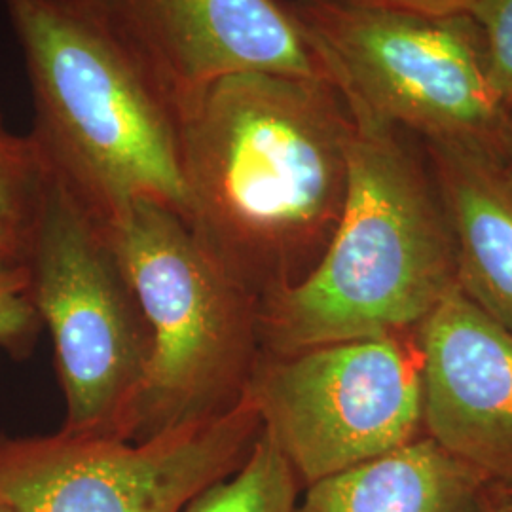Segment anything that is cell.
Returning a JSON list of instances; mask_svg holds the SVG:
<instances>
[{"instance_id": "cell-5", "label": "cell", "mask_w": 512, "mask_h": 512, "mask_svg": "<svg viewBox=\"0 0 512 512\" xmlns=\"http://www.w3.org/2000/svg\"><path fill=\"white\" fill-rule=\"evenodd\" d=\"M42 167L25 264L33 304L54 342L65 399L61 429L129 440L152 349L147 319L107 226L48 165Z\"/></svg>"}, {"instance_id": "cell-22", "label": "cell", "mask_w": 512, "mask_h": 512, "mask_svg": "<svg viewBox=\"0 0 512 512\" xmlns=\"http://www.w3.org/2000/svg\"><path fill=\"white\" fill-rule=\"evenodd\" d=\"M0 512H10V511H6V509H2V507H0Z\"/></svg>"}, {"instance_id": "cell-18", "label": "cell", "mask_w": 512, "mask_h": 512, "mask_svg": "<svg viewBox=\"0 0 512 512\" xmlns=\"http://www.w3.org/2000/svg\"><path fill=\"white\" fill-rule=\"evenodd\" d=\"M25 262V251L16 241L0 234V268Z\"/></svg>"}, {"instance_id": "cell-4", "label": "cell", "mask_w": 512, "mask_h": 512, "mask_svg": "<svg viewBox=\"0 0 512 512\" xmlns=\"http://www.w3.org/2000/svg\"><path fill=\"white\" fill-rule=\"evenodd\" d=\"M107 230L152 336L129 440L230 412L262 355L260 298L222 272L165 205L137 203Z\"/></svg>"}, {"instance_id": "cell-15", "label": "cell", "mask_w": 512, "mask_h": 512, "mask_svg": "<svg viewBox=\"0 0 512 512\" xmlns=\"http://www.w3.org/2000/svg\"><path fill=\"white\" fill-rule=\"evenodd\" d=\"M42 321L31 296V274L25 262L0 268V348L14 357L29 355Z\"/></svg>"}, {"instance_id": "cell-17", "label": "cell", "mask_w": 512, "mask_h": 512, "mask_svg": "<svg viewBox=\"0 0 512 512\" xmlns=\"http://www.w3.org/2000/svg\"><path fill=\"white\" fill-rule=\"evenodd\" d=\"M368 8L401 12L423 18H461L473 12L478 0H344Z\"/></svg>"}, {"instance_id": "cell-10", "label": "cell", "mask_w": 512, "mask_h": 512, "mask_svg": "<svg viewBox=\"0 0 512 512\" xmlns=\"http://www.w3.org/2000/svg\"><path fill=\"white\" fill-rule=\"evenodd\" d=\"M423 435L494 484L512 480V332L459 289L418 327Z\"/></svg>"}, {"instance_id": "cell-19", "label": "cell", "mask_w": 512, "mask_h": 512, "mask_svg": "<svg viewBox=\"0 0 512 512\" xmlns=\"http://www.w3.org/2000/svg\"><path fill=\"white\" fill-rule=\"evenodd\" d=\"M484 512H512L511 499H505L499 494H495L494 486H492V494L488 497V503L484 507Z\"/></svg>"}, {"instance_id": "cell-16", "label": "cell", "mask_w": 512, "mask_h": 512, "mask_svg": "<svg viewBox=\"0 0 512 512\" xmlns=\"http://www.w3.org/2000/svg\"><path fill=\"white\" fill-rule=\"evenodd\" d=\"M475 21L486 73L497 99L512 109V0H478L469 14Z\"/></svg>"}, {"instance_id": "cell-8", "label": "cell", "mask_w": 512, "mask_h": 512, "mask_svg": "<svg viewBox=\"0 0 512 512\" xmlns=\"http://www.w3.org/2000/svg\"><path fill=\"white\" fill-rule=\"evenodd\" d=\"M247 393L302 490L423 437L420 357L403 336L262 353Z\"/></svg>"}, {"instance_id": "cell-14", "label": "cell", "mask_w": 512, "mask_h": 512, "mask_svg": "<svg viewBox=\"0 0 512 512\" xmlns=\"http://www.w3.org/2000/svg\"><path fill=\"white\" fill-rule=\"evenodd\" d=\"M42 173L33 139L12 133L0 118V234L23 251L37 215Z\"/></svg>"}, {"instance_id": "cell-21", "label": "cell", "mask_w": 512, "mask_h": 512, "mask_svg": "<svg viewBox=\"0 0 512 512\" xmlns=\"http://www.w3.org/2000/svg\"><path fill=\"white\" fill-rule=\"evenodd\" d=\"M495 494L505 497V499H511L512 501V480H505V482H497L494 484Z\"/></svg>"}, {"instance_id": "cell-7", "label": "cell", "mask_w": 512, "mask_h": 512, "mask_svg": "<svg viewBox=\"0 0 512 512\" xmlns=\"http://www.w3.org/2000/svg\"><path fill=\"white\" fill-rule=\"evenodd\" d=\"M262 421L247 393L230 412L147 440L0 435V507L10 512H184L253 452Z\"/></svg>"}, {"instance_id": "cell-2", "label": "cell", "mask_w": 512, "mask_h": 512, "mask_svg": "<svg viewBox=\"0 0 512 512\" xmlns=\"http://www.w3.org/2000/svg\"><path fill=\"white\" fill-rule=\"evenodd\" d=\"M344 97L353 116L344 213L310 274L260 300L262 353L403 336L458 285L423 143Z\"/></svg>"}, {"instance_id": "cell-13", "label": "cell", "mask_w": 512, "mask_h": 512, "mask_svg": "<svg viewBox=\"0 0 512 512\" xmlns=\"http://www.w3.org/2000/svg\"><path fill=\"white\" fill-rule=\"evenodd\" d=\"M300 494L293 467L262 429L238 471L207 488L184 512H296Z\"/></svg>"}, {"instance_id": "cell-6", "label": "cell", "mask_w": 512, "mask_h": 512, "mask_svg": "<svg viewBox=\"0 0 512 512\" xmlns=\"http://www.w3.org/2000/svg\"><path fill=\"white\" fill-rule=\"evenodd\" d=\"M334 84L423 143L503 156L509 110L486 73L471 16L423 18L344 0H291Z\"/></svg>"}, {"instance_id": "cell-3", "label": "cell", "mask_w": 512, "mask_h": 512, "mask_svg": "<svg viewBox=\"0 0 512 512\" xmlns=\"http://www.w3.org/2000/svg\"><path fill=\"white\" fill-rule=\"evenodd\" d=\"M42 162L110 228L137 203L184 219L179 116L84 0H2Z\"/></svg>"}, {"instance_id": "cell-11", "label": "cell", "mask_w": 512, "mask_h": 512, "mask_svg": "<svg viewBox=\"0 0 512 512\" xmlns=\"http://www.w3.org/2000/svg\"><path fill=\"white\" fill-rule=\"evenodd\" d=\"M423 147L450 226L458 287L512 332V169L482 148Z\"/></svg>"}, {"instance_id": "cell-12", "label": "cell", "mask_w": 512, "mask_h": 512, "mask_svg": "<svg viewBox=\"0 0 512 512\" xmlns=\"http://www.w3.org/2000/svg\"><path fill=\"white\" fill-rule=\"evenodd\" d=\"M492 486L423 435L304 488L296 512H484Z\"/></svg>"}, {"instance_id": "cell-1", "label": "cell", "mask_w": 512, "mask_h": 512, "mask_svg": "<svg viewBox=\"0 0 512 512\" xmlns=\"http://www.w3.org/2000/svg\"><path fill=\"white\" fill-rule=\"evenodd\" d=\"M184 222L264 300L325 255L348 198L353 116L330 80L228 76L179 118Z\"/></svg>"}, {"instance_id": "cell-20", "label": "cell", "mask_w": 512, "mask_h": 512, "mask_svg": "<svg viewBox=\"0 0 512 512\" xmlns=\"http://www.w3.org/2000/svg\"><path fill=\"white\" fill-rule=\"evenodd\" d=\"M507 165L512 169V109L509 110V128H507V145H505V152L501 156Z\"/></svg>"}, {"instance_id": "cell-9", "label": "cell", "mask_w": 512, "mask_h": 512, "mask_svg": "<svg viewBox=\"0 0 512 512\" xmlns=\"http://www.w3.org/2000/svg\"><path fill=\"white\" fill-rule=\"evenodd\" d=\"M181 118L220 80H332L291 0H84Z\"/></svg>"}]
</instances>
